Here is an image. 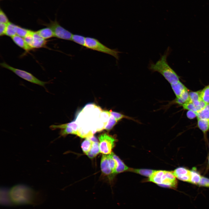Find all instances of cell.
<instances>
[{
    "instance_id": "1",
    "label": "cell",
    "mask_w": 209,
    "mask_h": 209,
    "mask_svg": "<svg viewBox=\"0 0 209 209\" xmlns=\"http://www.w3.org/2000/svg\"><path fill=\"white\" fill-rule=\"evenodd\" d=\"M170 49L168 48L163 55L155 63H149L148 68L152 72H157L161 74L170 84L180 81L179 77L168 64L167 61Z\"/></svg>"
},
{
    "instance_id": "2",
    "label": "cell",
    "mask_w": 209,
    "mask_h": 209,
    "mask_svg": "<svg viewBox=\"0 0 209 209\" xmlns=\"http://www.w3.org/2000/svg\"><path fill=\"white\" fill-rule=\"evenodd\" d=\"M9 195L12 201L17 204L32 203L35 202L36 193L25 186L18 185L10 190Z\"/></svg>"
},
{
    "instance_id": "3",
    "label": "cell",
    "mask_w": 209,
    "mask_h": 209,
    "mask_svg": "<svg viewBox=\"0 0 209 209\" xmlns=\"http://www.w3.org/2000/svg\"><path fill=\"white\" fill-rule=\"evenodd\" d=\"M147 181L153 183L162 187L175 189L177 182L172 172L166 170H156Z\"/></svg>"
},
{
    "instance_id": "4",
    "label": "cell",
    "mask_w": 209,
    "mask_h": 209,
    "mask_svg": "<svg viewBox=\"0 0 209 209\" xmlns=\"http://www.w3.org/2000/svg\"><path fill=\"white\" fill-rule=\"evenodd\" d=\"M84 47L88 49L110 55L117 60L119 59V54L120 53L116 49L108 48L97 39L90 37H86Z\"/></svg>"
},
{
    "instance_id": "5",
    "label": "cell",
    "mask_w": 209,
    "mask_h": 209,
    "mask_svg": "<svg viewBox=\"0 0 209 209\" xmlns=\"http://www.w3.org/2000/svg\"><path fill=\"white\" fill-rule=\"evenodd\" d=\"M0 65L2 67L11 71L22 79L31 83L43 87L46 90V89L45 87V84L50 83L51 82L50 81L44 82L41 81L30 73L24 70L14 68L6 62H3L0 63Z\"/></svg>"
},
{
    "instance_id": "6",
    "label": "cell",
    "mask_w": 209,
    "mask_h": 209,
    "mask_svg": "<svg viewBox=\"0 0 209 209\" xmlns=\"http://www.w3.org/2000/svg\"><path fill=\"white\" fill-rule=\"evenodd\" d=\"M98 139L100 152L105 155L111 154L117 141L116 137L105 133L100 134Z\"/></svg>"
},
{
    "instance_id": "7",
    "label": "cell",
    "mask_w": 209,
    "mask_h": 209,
    "mask_svg": "<svg viewBox=\"0 0 209 209\" xmlns=\"http://www.w3.org/2000/svg\"><path fill=\"white\" fill-rule=\"evenodd\" d=\"M44 25L50 28L53 30L55 37L67 40H71L73 34L70 31L61 26L55 19L54 21H51L49 24Z\"/></svg>"
},
{
    "instance_id": "8",
    "label": "cell",
    "mask_w": 209,
    "mask_h": 209,
    "mask_svg": "<svg viewBox=\"0 0 209 209\" xmlns=\"http://www.w3.org/2000/svg\"><path fill=\"white\" fill-rule=\"evenodd\" d=\"M100 167L102 173L108 176L109 180H111L114 175L110 166L107 155H102L101 160Z\"/></svg>"
},
{
    "instance_id": "9",
    "label": "cell",
    "mask_w": 209,
    "mask_h": 209,
    "mask_svg": "<svg viewBox=\"0 0 209 209\" xmlns=\"http://www.w3.org/2000/svg\"><path fill=\"white\" fill-rule=\"evenodd\" d=\"M172 173L178 179L183 181L190 182V170L183 167H179L174 170Z\"/></svg>"
},
{
    "instance_id": "10",
    "label": "cell",
    "mask_w": 209,
    "mask_h": 209,
    "mask_svg": "<svg viewBox=\"0 0 209 209\" xmlns=\"http://www.w3.org/2000/svg\"><path fill=\"white\" fill-rule=\"evenodd\" d=\"M190 101L195 106L197 112L202 109L206 104L201 100L200 95V91L189 92Z\"/></svg>"
},
{
    "instance_id": "11",
    "label": "cell",
    "mask_w": 209,
    "mask_h": 209,
    "mask_svg": "<svg viewBox=\"0 0 209 209\" xmlns=\"http://www.w3.org/2000/svg\"><path fill=\"white\" fill-rule=\"evenodd\" d=\"M33 49L44 47L46 46L47 41L41 37L36 31H33Z\"/></svg>"
},
{
    "instance_id": "12",
    "label": "cell",
    "mask_w": 209,
    "mask_h": 209,
    "mask_svg": "<svg viewBox=\"0 0 209 209\" xmlns=\"http://www.w3.org/2000/svg\"><path fill=\"white\" fill-rule=\"evenodd\" d=\"M111 154L113 158L117 162V167L115 172V174L128 171L129 168L128 167L117 155L113 152H112Z\"/></svg>"
},
{
    "instance_id": "13",
    "label": "cell",
    "mask_w": 209,
    "mask_h": 209,
    "mask_svg": "<svg viewBox=\"0 0 209 209\" xmlns=\"http://www.w3.org/2000/svg\"><path fill=\"white\" fill-rule=\"evenodd\" d=\"M11 38L13 41L16 45L26 51H28L32 49L28 45L23 37L16 35Z\"/></svg>"
},
{
    "instance_id": "14",
    "label": "cell",
    "mask_w": 209,
    "mask_h": 209,
    "mask_svg": "<svg viewBox=\"0 0 209 209\" xmlns=\"http://www.w3.org/2000/svg\"><path fill=\"white\" fill-rule=\"evenodd\" d=\"M170 85L176 98L180 96L182 93L187 89L180 81Z\"/></svg>"
},
{
    "instance_id": "15",
    "label": "cell",
    "mask_w": 209,
    "mask_h": 209,
    "mask_svg": "<svg viewBox=\"0 0 209 209\" xmlns=\"http://www.w3.org/2000/svg\"><path fill=\"white\" fill-rule=\"evenodd\" d=\"M36 32L41 37L45 39L55 37L53 30L48 27L41 29Z\"/></svg>"
},
{
    "instance_id": "16",
    "label": "cell",
    "mask_w": 209,
    "mask_h": 209,
    "mask_svg": "<svg viewBox=\"0 0 209 209\" xmlns=\"http://www.w3.org/2000/svg\"><path fill=\"white\" fill-rule=\"evenodd\" d=\"M190 101L189 92L188 89L185 90L178 97L176 98L174 102L182 106L184 104Z\"/></svg>"
},
{
    "instance_id": "17",
    "label": "cell",
    "mask_w": 209,
    "mask_h": 209,
    "mask_svg": "<svg viewBox=\"0 0 209 209\" xmlns=\"http://www.w3.org/2000/svg\"><path fill=\"white\" fill-rule=\"evenodd\" d=\"M155 171V170L149 169H134L129 168L128 171L149 177Z\"/></svg>"
},
{
    "instance_id": "18",
    "label": "cell",
    "mask_w": 209,
    "mask_h": 209,
    "mask_svg": "<svg viewBox=\"0 0 209 209\" xmlns=\"http://www.w3.org/2000/svg\"><path fill=\"white\" fill-rule=\"evenodd\" d=\"M198 127L205 134L209 130V120L197 119Z\"/></svg>"
},
{
    "instance_id": "19",
    "label": "cell",
    "mask_w": 209,
    "mask_h": 209,
    "mask_svg": "<svg viewBox=\"0 0 209 209\" xmlns=\"http://www.w3.org/2000/svg\"><path fill=\"white\" fill-rule=\"evenodd\" d=\"M197 119L209 120V104H206L197 112Z\"/></svg>"
},
{
    "instance_id": "20",
    "label": "cell",
    "mask_w": 209,
    "mask_h": 209,
    "mask_svg": "<svg viewBox=\"0 0 209 209\" xmlns=\"http://www.w3.org/2000/svg\"><path fill=\"white\" fill-rule=\"evenodd\" d=\"M100 152L99 143L98 141L93 142L91 149L86 155L89 158H93L96 156Z\"/></svg>"
},
{
    "instance_id": "21",
    "label": "cell",
    "mask_w": 209,
    "mask_h": 209,
    "mask_svg": "<svg viewBox=\"0 0 209 209\" xmlns=\"http://www.w3.org/2000/svg\"><path fill=\"white\" fill-rule=\"evenodd\" d=\"M93 142L89 138H87L82 143L81 147L83 152L86 154L90 150Z\"/></svg>"
},
{
    "instance_id": "22",
    "label": "cell",
    "mask_w": 209,
    "mask_h": 209,
    "mask_svg": "<svg viewBox=\"0 0 209 209\" xmlns=\"http://www.w3.org/2000/svg\"><path fill=\"white\" fill-rule=\"evenodd\" d=\"M200 98L206 104H209V87L208 85L200 91Z\"/></svg>"
},
{
    "instance_id": "23",
    "label": "cell",
    "mask_w": 209,
    "mask_h": 209,
    "mask_svg": "<svg viewBox=\"0 0 209 209\" xmlns=\"http://www.w3.org/2000/svg\"><path fill=\"white\" fill-rule=\"evenodd\" d=\"M15 30L16 35L23 38H24L32 31L16 25L15 26Z\"/></svg>"
},
{
    "instance_id": "24",
    "label": "cell",
    "mask_w": 209,
    "mask_h": 209,
    "mask_svg": "<svg viewBox=\"0 0 209 209\" xmlns=\"http://www.w3.org/2000/svg\"><path fill=\"white\" fill-rule=\"evenodd\" d=\"M86 37L78 34H73L71 41L83 46H85Z\"/></svg>"
},
{
    "instance_id": "25",
    "label": "cell",
    "mask_w": 209,
    "mask_h": 209,
    "mask_svg": "<svg viewBox=\"0 0 209 209\" xmlns=\"http://www.w3.org/2000/svg\"><path fill=\"white\" fill-rule=\"evenodd\" d=\"M201 177L200 174L195 170H190V183L195 184H198Z\"/></svg>"
},
{
    "instance_id": "26",
    "label": "cell",
    "mask_w": 209,
    "mask_h": 209,
    "mask_svg": "<svg viewBox=\"0 0 209 209\" xmlns=\"http://www.w3.org/2000/svg\"><path fill=\"white\" fill-rule=\"evenodd\" d=\"M15 24L9 22L7 24L5 35L11 37L16 35L15 30Z\"/></svg>"
},
{
    "instance_id": "27",
    "label": "cell",
    "mask_w": 209,
    "mask_h": 209,
    "mask_svg": "<svg viewBox=\"0 0 209 209\" xmlns=\"http://www.w3.org/2000/svg\"><path fill=\"white\" fill-rule=\"evenodd\" d=\"M111 115L110 111L106 110H102L100 113V118L106 126L108 122Z\"/></svg>"
},
{
    "instance_id": "28",
    "label": "cell",
    "mask_w": 209,
    "mask_h": 209,
    "mask_svg": "<svg viewBox=\"0 0 209 209\" xmlns=\"http://www.w3.org/2000/svg\"><path fill=\"white\" fill-rule=\"evenodd\" d=\"M118 121L111 114L110 115L108 122L106 126L105 129L107 131L111 130L116 124Z\"/></svg>"
},
{
    "instance_id": "29",
    "label": "cell",
    "mask_w": 209,
    "mask_h": 209,
    "mask_svg": "<svg viewBox=\"0 0 209 209\" xmlns=\"http://www.w3.org/2000/svg\"><path fill=\"white\" fill-rule=\"evenodd\" d=\"M107 155L110 166L113 174L114 175L115 172L117 167L116 161L113 158L111 153Z\"/></svg>"
},
{
    "instance_id": "30",
    "label": "cell",
    "mask_w": 209,
    "mask_h": 209,
    "mask_svg": "<svg viewBox=\"0 0 209 209\" xmlns=\"http://www.w3.org/2000/svg\"><path fill=\"white\" fill-rule=\"evenodd\" d=\"M109 111L111 114L118 121L124 118L133 120L132 118L125 116L119 113L112 111L111 110H110Z\"/></svg>"
},
{
    "instance_id": "31",
    "label": "cell",
    "mask_w": 209,
    "mask_h": 209,
    "mask_svg": "<svg viewBox=\"0 0 209 209\" xmlns=\"http://www.w3.org/2000/svg\"><path fill=\"white\" fill-rule=\"evenodd\" d=\"M73 134L76 135V133L72 129L69 127L61 129L60 134L61 136L65 137L69 134Z\"/></svg>"
},
{
    "instance_id": "32",
    "label": "cell",
    "mask_w": 209,
    "mask_h": 209,
    "mask_svg": "<svg viewBox=\"0 0 209 209\" xmlns=\"http://www.w3.org/2000/svg\"><path fill=\"white\" fill-rule=\"evenodd\" d=\"M185 109L192 110L197 112V108L190 101L184 104L181 106Z\"/></svg>"
},
{
    "instance_id": "33",
    "label": "cell",
    "mask_w": 209,
    "mask_h": 209,
    "mask_svg": "<svg viewBox=\"0 0 209 209\" xmlns=\"http://www.w3.org/2000/svg\"><path fill=\"white\" fill-rule=\"evenodd\" d=\"M33 31H32L28 35L24 38V39L28 45L29 46L31 49H33Z\"/></svg>"
},
{
    "instance_id": "34",
    "label": "cell",
    "mask_w": 209,
    "mask_h": 209,
    "mask_svg": "<svg viewBox=\"0 0 209 209\" xmlns=\"http://www.w3.org/2000/svg\"><path fill=\"white\" fill-rule=\"evenodd\" d=\"M9 22L7 16L1 9L0 10V23L8 24Z\"/></svg>"
},
{
    "instance_id": "35",
    "label": "cell",
    "mask_w": 209,
    "mask_h": 209,
    "mask_svg": "<svg viewBox=\"0 0 209 209\" xmlns=\"http://www.w3.org/2000/svg\"><path fill=\"white\" fill-rule=\"evenodd\" d=\"M198 185L200 186L209 187V179L201 176Z\"/></svg>"
},
{
    "instance_id": "36",
    "label": "cell",
    "mask_w": 209,
    "mask_h": 209,
    "mask_svg": "<svg viewBox=\"0 0 209 209\" xmlns=\"http://www.w3.org/2000/svg\"><path fill=\"white\" fill-rule=\"evenodd\" d=\"M186 115L188 118L192 119L197 117V112L192 110H188L187 112Z\"/></svg>"
},
{
    "instance_id": "37",
    "label": "cell",
    "mask_w": 209,
    "mask_h": 209,
    "mask_svg": "<svg viewBox=\"0 0 209 209\" xmlns=\"http://www.w3.org/2000/svg\"><path fill=\"white\" fill-rule=\"evenodd\" d=\"M7 24L0 23V36H1L5 35Z\"/></svg>"
},
{
    "instance_id": "38",
    "label": "cell",
    "mask_w": 209,
    "mask_h": 209,
    "mask_svg": "<svg viewBox=\"0 0 209 209\" xmlns=\"http://www.w3.org/2000/svg\"><path fill=\"white\" fill-rule=\"evenodd\" d=\"M208 167H209V154L208 158Z\"/></svg>"
},
{
    "instance_id": "39",
    "label": "cell",
    "mask_w": 209,
    "mask_h": 209,
    "mask_svg": "<svg viewBox=\"0 0 209 209\" xmlns=\"http://www.w3.org/2000/svg\"><path fill=\"white\" fill-rule=\"evenodd\" d=\"M208 86H209V84L208 85Z\"/></svg>"
},
{
    "instance_id": "40",
    "label": "cell",
    "mask_w": 209,
    "mask_h": 209,
    "mask_svg": "<svg viewBox=\"0 0 209 209\" xmlns=\"http://www.w3.org/2000/svg\"></svg>"
}]
</instances>
